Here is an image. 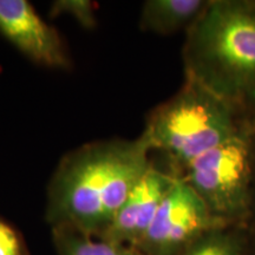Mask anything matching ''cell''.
<instances>
[{
    "label": "cell",
    "instance_id": "1",
    "mask_svg": "<svg viewBox=\"0 0 255 255\" xmlns=\"http://www.w3.org/2000/svg\"><path fill=\"white\" fill-rule=\"evenodd\" d=\"M144 133L135 139H108L65 155L47 188L46 220L103 238L133 187L152 163Z\"/></svg>",
    "mask_w": 255,
    "mask_h": 255
},
{
    "label": "cell",
    "instance_id": "2",
    "mask_svg": "<svg viewBox=\"0 0 255 255\" xmlns=\"http://www.w3.org/2000/svg\"><path fill=\"white\" fill-rule=\"evenodd\" d=\"M182 57L186 78L254 116V0H209L187 30Z\"/></svg>",
    "mask_w": 255,
    "mask_h": 255
},
{
    "label": "cell",
    "instance_id": "3",
    "mask_svg": "<svg viewBox=\"0 0 255 255\" xmlns=\"http://www.w3.org/2000/svg\"><path fill=\"white\" fill-rule=\"evenodd\" d=\"M252 119L186 78L173 97L149 115L143 133L152 150L167 156L169 171L180 177L191 162L238 133Z\"/></svg>",
    "mask_w": 255,
    "mask_h": 255
},
{
    "label": "cell",
    "instance_id": "4",
    "mask_svg": "<svg viewBox=\"0 0 255 255\" xmlns=\"http://www.w3.org/2000/svg\"><path fill=\"white\" fill-rule=\"evenodd\" d=\"M178 178L191 187L216 219L228 226H241L250 206L252 120L227 141L191 162Z\"/></svg>",
    "mask_w": 255,
    "mask_h": 255
},
{
    "label": "cell",
    "instance_id": "5",
    "mask_svg": "<svg viewBox=\"0 0 255 255\" xmlns=\"http://www.w3.org/2000/svg\"><path fill=\"white\" fill-rule=\"evenodd\" d=\"M226 226L190 186L177 178L137 250L144 255H178L208 232Z\"/></svg>",
    "mask_w": 255,
    "mask_h": 255
},
{
    "label": "cell",
    "instance_id": "6",
    "mask_svg": "<svg viewBox=\"0 0 255 255\" xmlns=\"http://www.w3.org/2000/svg\"><path fill=\"white\" fill-rule=\"evenodd\" d=\"M0 33L34 63L56 69L70 66L58 32L26 0H0Z\"/></svg>",
    "mask_w": 255,
    "mask_h": 255
},
{
    "label": "cell",
    "instance_id": "7",
    "mask_svg": "<svg viewBox=\"0 0 255 255\" xmlns=\"http://www.w3.org/2000/svg\"><path fill=\"white\" fill-rule=\"evenodd\" d=\"M177 178L169 170H161L152 164L133 187L104 237L100 239L137 248Z\"/></svg>",
    "mask_w": 255,
    "mask_h": 255
},
{
    "label": "cell",
    "instance_id": "8",
    "mask_svg": "<svg viewBox=\"0 0 255 255\" xmlns=\"http://www.w3.org/2000/svg\"><path fill=\"white\" fill-rule=\"evenodd\" d=\"M209 0H148L143 4L139 26L157 34L188 30L200 17Z\"/></svg>",
    "mask_w": 255,
    "mask_h": 255
},
{
    "label": "cell",
    "instance_id": "9",
    "mask_svg": "<svg viewBox=\"0 0 255 255\" xmlns=\"http://www.w3.org/2000/svg\"><path fill=\"white\" fill-rule=\"evenodd\" d=\"M58 255H144L135 247L94 238L69 227L52 228Z\"/></svg>",
    "mask_w": 255,
    "mask_h": 255
},
{
    "label": "cell",
    "instance_id": "10",
    "mask_svg": "<svg viewBox=\"0 0 255 255\" xmlns=\"http://www.w3.org/2000/svg\"><path fill=\"white\" fill-rule=\"evenodd\" d=\"M178 255H247L246 242L239 226L213 229Z\"/></svg>",
    "mask_w": 255,
    "mask_h": 255
},
{
    "label": "cell",
    "instance_id": "11",
    "mask_svg": "<svg viewBox=\"0 0 255 255\" xmlns=\"http://www.w3.org/2000/svg\"><path fill=\"white\" fill-rule=\"evenodd\" d=\"M69 14L82 26L94 28L96 26L95 5L89 0H58L52 4L51 15Z\"/></svg>",
    "mask_w": 255,
    "mask_h": 255
},
{
    "label": "cell",
    "instance_id": "12",
    "mask_svg": "<svg viewBox=\"0 0 255 255\" xmlns=\"http://www.w3.org/2000/svg\"><path fill=\"white\" fill-rule=\"evenodd\" d=\"M242 234L246 242L247 255H255V115L252 119V181L250 206L245 221L241 226Z\"/></svg>",
    "mask_w": 255,
    "mask_h": 255
},
{
    "label": "cell",
    "instance_id": "13",
    "mask_svg": "<svg viewBox=\"0 0 255 255\" xmlns=\"http://www.w3.org/2000/svg\"><path fill=\"white\" fill-rule=\"evenodd\" d=\"M0 255H25L24 245L18 233L0 219Z\"/></svg>",
    "mask_w": 255,
    "mask_h": 255
}]
</instances>
